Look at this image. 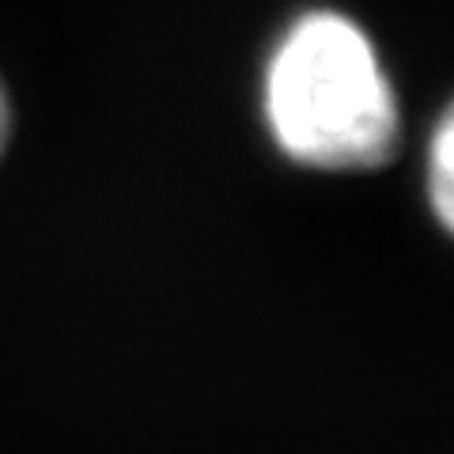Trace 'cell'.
<instances>
[{"mask_svg":"<svg viewBox=\"0 0 454 454\" xmlns=\"http://www.w3.org/2000/svg\"><path fill=\"white\" fill-rule=\"evenodd\" d=\"M262 114L273 145L310 170H372L402 133L397 95L372 35L333 8L288 23L265 61Z\"/></svg>","mask_w":454,"mask_h":454,"instance_id":"6da1fadb","label":"cell"},{"mask_svg":"<svg viewBox=\"0 0 454 454\" xmlns=\"http://www.w3.org/2000/svg\"><path fill=\"white\" fill-rule=\"evenodd\" d=\"M424 182H428V205L435 212V220L454 239V103L439 114L432 129Z\"/></svg>","mask_w":454,"mask_h":454,"instance_id":"7a4b0ae2","label":"cell"},{"mask_svg":"<svg viewBox=\"0 0 454 454\" xmlns=\"http://www.w3.org/2000/svg\"><path fill=\"white\" fill-rule=\"evenodd\" d=\"M8 129H12V106H8V91L0 83V152L8 145Z\"/></svg>","mask_w":454,"mask_h":454,"instance_id":"3957f363","label":"cell"}]
</instances>
